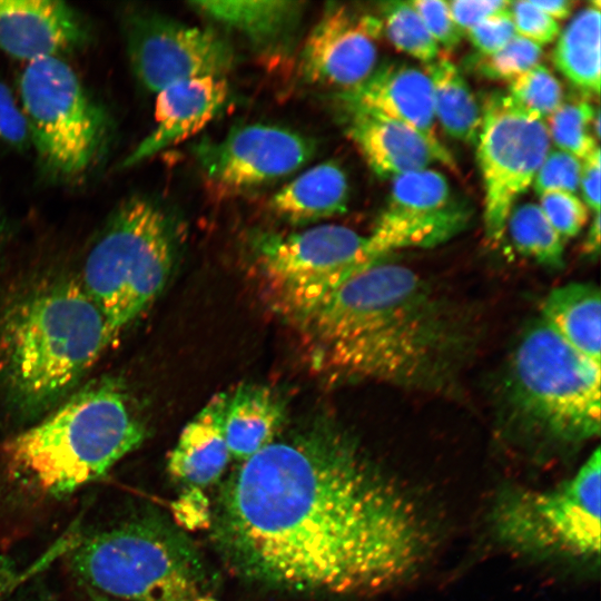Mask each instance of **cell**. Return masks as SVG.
I'll return each mask as SVG.
<instances>
[{
	"instance_id": "obj_1",
	"label": "cell",
	"mask_w": 601,
	"mask_h": 601,
	"mask_svg": "<svg viewBox=\"0 0 601 601\" xmlns=\"http://www.w3.org/2000/svg\"><path fill=\"white\" fill-rule=\"evenodd\" d=\"M208 530L246 585L313 598L396 588L423 570L437 538L422 500L326 417L239 463L219 485Z\"/></svg>"
},
{
	"instance_id": "obj_2",
	"label": "cell",
	"mask_w": 601,
	"mask_h": 601,
	"mask_svg": "<svg viewBox=\"0 0 601 601\" xmlns=\"http://www.w3.org/2000/svg\"><path fill=\"white\" fill-rule=\"evenodd\" d=\"M313 365L334 381L451 394L476 347L466 311L387 258L289 316Z\"/></svg>"
},
{
	"instance_id": "obj_3",
	"label": "cell",
	"mask_w": 601,
	"mask_h": 601,
	"mask_svg": "<svg viewBox=\"0 0 601 601\" xmlns=\"http://www.w3.org/2000/svg\"><path fill=\"white\" fill-rule=\"evenodd\" d=\"M118 376L86 382L53 410L0 442V525L40 529L146 440Z\"/></svg>"
},
{
	"instance_id": "obj_4",
	"label": "cell",
	"mask_w": 601,
	"mask_h": 601,
	"mask_svg": "<svg viewBox=\"0 0 601 601\" xmlns=\"http://www.w3.org/2000/svg\"><path fill=\"white\" fill-rule=\"evenodd\" d=\"M117 341L78 275L45 270L0 304V401L19 422L43 416L85 383Z\"/></svg>"
},
{
	"instance_id": "obj_5",
	"label": "cell",
	"mask_w": 601,
	"mask_h": 601,
	"mask_svg": "<svg viewBox=\"0 0 601 601\" xmlns=\"http://www.w3.org/2000/svg\"><path fill=\"white\" fill-rule=\"evenodd\" d=\"M65 554L86 593L114 601H218L200 551L154 509H132L81 530Z\"/></svg>"
},
{
	"instance_id": "obj_6",
	"label": "cell",
	"mask_w": 601,
	"mask_h": 601,
	"mask_svg": "<svg viewBox=\"0 0 601 601\" xmlns=\"http://www.w3.org/2000/svg\"><path fill=\"white\" fill-rule=\"evenodd\" d=\"M600 364L541 317L521 333L503 370L501 430L539 454L573 451L600 435Z\"/></svg>"
},
{
	"instance_id": "obj_7",
	"label": "cell",
	"mask_w": 601,
	"mask_h": 601,
	"mask_svg": "<svg viewBox=\"0 0 601 601\" xmlns=\"http://www.w3.org/2000/svg\"><path fill=\"white\" fill-rule=\"evenodd\" d=\"M176 253L175 219L155 198L131 196L108 216L77 275L117 339L162 293Z\"/></svg>"
},
{
	"instance_id": "obj_8",
	"label": "cell",
	"mask_w": 601,
	"mask_h": 601,
	"mask_svg": "<svg viewBox=\"0 0 601 601\" xmlns=\"http://www.w3.org/2000/svg\"><path fill=\"white\" fill-rule=\"evenodd\" d=\"M600 447L574 475L553 487L502 489L490 512L495 540L511 552L540 561L599 564Z\"/></svg>"
},
{
	"instance_id": "obj_9",
	"label": "cell",
	"mask_w": 601,
	"mask_h": 601,
	"mask_svg": "<svg viewBox=\"0 0 601 601\" xmlns=\"http://www.w3.org/2000/svg\"><path fill=\"white\" fill-rule=\"evenodd\" d=\"M21 109L40 164L55 178L75 180L101 158L109 118L61 58L28 62L19 78Z\"/></svg>"
},
{
	"instance_id": "obj_10",
	"label": "cell",
	"mask_w": 601,
	"mask_h": 601,
	"mask_svg": "<svg viewBox=\"0 0 601 601\" xmlns=\"http://www.w3.org/2000/svg\"><path fill=\"white\" fill-rule=\"evenodd\" d=\"M256 260L276 308L287 318L383 259L375 255L368 235L326 224L298 233L263 235L257 240Z\"/></svg>"
},
{
	"instance_id": "obj_11",
	"label": "cell",
	"mask_w": 601,
	"mask_h": 601,
	"mask_svg": "<svg viewBox=\"0 0 601 601\" xmlns=\"http://www.w3.org/2000/svg\"><path fill=\"white\" fill-rule=\"evenodd\" d=\"M481 112L476 156L484 186V230L497 244L515 201L549 154L551 139L545 121L521 109L508 93H491Z\"/></svg>"
},
{
	"instance_id": "obj_12",
	"label": "cell",
	"mask_w": 601,
	"mask_h": 601,
	"mask_svg": "<svg viewBox=\"0 0 601 601\" xmlns=\"http://www.w3.org/2000/svg\"><path fill=\"white\" fill-rule=\"evenodd\" d=\"M122 32L135 77L154 93L184 80L225 78L235 63L231 45L216 31L154 11H127Z\"/></svg>"
},
{
	"instance_id": "obj_13",
	"label": "cell",
	"mask_w": 601,
	"mask_h": 601,
	"mask_svg": "<svg viewBox=\"0 0 601 601\" xmlns=\"http://www.w3.org/2000/svg\"><path fill=\"white\" fill-rule=\"evenodd\" d=\"M206 178L225 190L260 186L288 176L315 154V142L288 128L249 124L195 148Z\"/></svg>"
},
{
	"instance_id": "obj_14",
	"label": "cell",
	"mask_w": 601,
	"mask_h": 601,
	"mask_svg": "<svg viewBox=\"0 0 601 601\" xmlns=\"http://www.w3.org/2000/svg\"><path fill=\"white\" fill-rule=\"evenodd\" d=\"M381 36L377 16L328 3L303 45L302 71L312 82L352 89L375 70Z\"/></svg>"
},
{
	"instance_id": "obj_15",
	"label": "cell",
	"mask_w": 601,
	"mask_h": 601,
	"mask_svg": "<svg viewBox=\"0 0 601 601\" xmlns=\"http://www.w3.org/2000/svg\"><path fill=\"white\" fill-rule=\"evenodd\" d=\"M89 39L83 16L63 1L0 0V49L14 59L61 57Z\"/></svg>"
},
{
	"instance_id": "obj_16",
	"label": "cell",
	"mask_w": 601,
	"mask_h": 601,
	"mask_svg": "<svg viewBox=\"0 0 601 601\" xmlns=\"http://www.w3.org/2000/svg\"><path fill=\"white\" fill-rule=\"evenodd\" d=\"M337 98L348 112L386 117L442 145L435 129L432 85L425 70L404 62H386L361 85L341 91Z\"/></svg>"
},
{
	"instance_id": "obj_17",
	"label": "cell",
	"mask_w": 601,
	"mask_h": 601,
	"mask_svg": "<svg viewBox=\"0 0 601 601\" xmlns=\"http://www.w3.org/2000/svg\"><path fill=\"white\" fill-rule=\"evenodd\" d=\"M228 93L226 78L218 77L175 82L157 92L156 125L120 167L136 166L199 132L224 107Z\"/></svg>"
},
{
	"instance_id": "obj_18",
	"label": "cell",
	"mask_w": 601,
	"mask_h": 601,
	"mask_svg": "<svg viewBox=\"0 0 601 601\" xmlns=\"http://www.w3.org/2000/svg\"><path fill=\"white\" fill-rule=\"evenodd\" d=\"M347 136L368 167L381 178L427 168L439 161L454 167V159L443 145L430 141L418 131L386 117L353 111Z\"/></svg>"
},
{
	"instance_id": "obj_19",
	"label": "cell",
	"mask_w": 601,
	"mask_h": 601,
	"mask_svg": "<svg viewBox=\"0 0 601 601\" xmlns=\"http://www.w3.org/2000/svg\"><path fill=\"white\" fill-rule=\"evenodd\" d=\"M305 2L284 0L190 1L194 11L240 36L254 50L267 56L288 52L296 39Z\"/></svg>"
},
{
	"instance_id": "obj_20",
	"label": "cell",
	"mask_w": 601,
	"mask_h": 601,
	"mask_svg": "<svg viewBox=\"0 0 601 601\" xmlns=\"http://www.w3.org/2000/svg\"><path fill=\"white\" fill-rule=\"evenodd\" d=\"M227 397L215 394L184 426L167 456L168 474L185 489L204 490L225 473L230 460L224 432Z\"/></svg>"
},
{
	"instance_id": "obj_21",
	"label": "cell",
	"mask_w": 601,
	"mask_h": 601,
	"mask_svg": "<svg viewBox=\"0 0 601 601\" xmlns=\"http://www.w3.org/2000/svg\"><path fill=\"white\" fill-rule=\"evenodd\" d=\"M286 408L280 396L259 384L239 386L228 394L224 432L230 459L243 463L262 451L280 433Z\"/></svg>"
},
{
	"instance_id": "obj_22",
	"label": "cell",
	"mask_w": 601,
	"mask_h": 601,
	"mask_svg": "<svg viewBox=\"0 0 601 601\" xmlns=\"http://www.w3.org/2000/svg\"><path fill=\"white\" fill-rule=\"evenodd\" d=\"M349 185L336 161L311 167L274 194L272 211L289 223L304 224L342 215L347 210Z\"/></svg>"
},
{
	"instance_id": "obj_23",
	"label": "cell",
	"mask_w": 601,
	"mask_h": 601,
	"mask_svg": "<svg viewBox=\"0 0 601 601\" xmlns=\"http://www.w3.org/2000/svg\"><path fill=\"white\" fill-rule=\"evenodd\" d=\"M467 206L455 201L432 213L405 211L387 207L368 235L372 248L381 258L397 249L433 247L459 234L470 219Z\"/></svg>"
},
{
	"instance_id": "obj_24",
	"label": "cell",
	"mask_w": 601,
	"mask_h": 601,
	"mask_svg": "<svg viewBox=\"0 0 601 601\" xmlns=\"http://www.w3.org/2000/svg\"><path fill=\"white\" fill-rule=\"evenodd\" d=\"M561 338L601 364V294L592 283H570L552 289L540 316Z\"/></svg>"
},
{
	"instance_id": "obj_25",
	"label": "cell",
	"mask_w": 601,
	"mask_h": 601,
	"mask_svg": "<svg viewBox=\"0 0 601 601\" xmlns=\"http://www.w3.org/2000/svg\"><path fill=\"white\" fill-rule=\"evenodd\" d=\"M600 1L579 11L559 36L552 52L555 68L578 89L600 92Z\"/></svg>"
},
{
	"instance_id": "obj_26",
	"label": "cell",
	"mask_w": 601,
	"mask_h": 601,
	"mask_svg": "<svg viewBox=\"0 0 601 601\" xmlns=\"http://www.w3.org/2000/svg\"><path fill=\"white\" fill-rule=\"evenodd\" d=\"M425 72L432 85L435 119L452 138L474 144L482 112L460 69L450 59L437 57L426 63Z\"/></svg>"
},
{
	"instance_id": "obj_27",
	"label": "cell",
	"mask_w": 601,
	"mask_h": 601,
	"mask_svg": "<svg viewBox=\"0 0 601 601\" xmlns=\"http://www.w3.org/2000/svg\"><path fill=\"white\" fill-rule=\"evenodd\" d=\"M505 231L522 256L550 268L563 267L564 239L550 225L539 205L525 203L514 207Z\"/></svg>"
},
{
	"instance_id": "obj_28",
	"label": "cell",
	"mask_w": 601,
	"mask_h": 601,
	"mask_svg": "<svg viewBox=\"0 0 601 601\" xmlns=\"http://www.w3.org/2000/svg\"><path fill=\"white\" fill-rule=\"evenodd\" d=\"M380 11L383 35L395 49L425 63L439 57L437 42L408 1L383 2Z\"/></svg>"
},
{
	"instance_id": "obj_29",
	"label": "cell",
	"mask_w": 601,
	"mask_h": 601,
	"mask_svg": "<svg viewBox=\"0 0 601 601\" xmlns=\"http://www.w3.org/2000/svg\"><path fill=\"white\" fill-rule=\"evenodd\" d=\"M598 111L599 108L594 109L585 99L562 101L548 117L546 127L551 141L559 150L585 159L599 147L593 131V120Z\"/></svg>"
},
{
	"instance_id": "obj_30",
	"label": "cell",
	"mask_w": 601,
	"mask_h": 601,
	"mask_svg": "<svg viewBox=\"0 0 601 601\" xmlns=\"http://www.w3.org/2000/svg\"><path fill=\"white\" fill-rule=\"evenodd\" d=\"M453 203L445 176L425 168L392 179L387 207L405 211L432 213L442 210Z\"/></svg>"
},
{
	"instance_id": "obj_31",
	"label": "cell",
	"mask_w": 601,
	"mask_h": 601,
	"mask_svg": "<svg viewBox=\"0 0 601 601\" xmlns=\"http://www.w3.org/2000/svg\"><path fill=\"white\" fill-rule=\"evenodd\" d=\"M506 93L521 109L542 120L563 101L560 81L540 63L510 81Z\"/></svg>"
},
{
	"instance_id": "obj_32",
	"label": "cell",
	"mask_w": 601,
	"mask_h": 601,
	"mask_svg": "<svg viewBox=\"0 0 601 601\" xmlns=\"http://www.w3.org/2000/svg\"><path fill=\"white\" fill-rule=\"evenodd\" d=\"M542 47L515 35L502 49L473 59L475 70L492 80L512 81L523 72L539 65Z\"/></svg>"
},
{
	"instance_id": "obj_33",
	"label": "cell",
	"mask_w": 601,
	"mask_h": 601,
	"mask_svg": "<svg viewBox=\"0 0 601 601\" xmlns=\"http://www.w3.org/2000/svg\"><path fill=\"white\" fill-rule=\"evenodd\" d=\"M541 211L563 238L577 236L589 219V209L574 194L549 191L540 195Z\"/></svg>"
},
{
	"instance_id": "obj_34",
	"label": "cell",
	"mask_w": 601,
	"mask_h": 601,
	"mask_svg": "<svg viewBox=\"0 0 601 601\" xmlns=\"http://www.w3.org/2000/svg\"><path fill=\"white\" fill-rule=\"evenodd\" d=\"M582 162L575 156L551 150L540 166L533 186L536 194L566 191L574 194L580 184Z\"/></svg>"
},
{
	"instance_id": "obj_35",
	"label": "cell",
	"mask_w": 601,
	"mask_h": 601,
	"mask_svg": "<svg viewBox=\"0 0 601 601\" xmlns=\"http://www.w3.org/2000/svg\"><path fill=\"white\" fill-rule=\"evenodd\" d=\"M510 13L515 33L540 47L552 42L560 33V24L531 1L510 2Z\"/></svg>"
},
{
	"instance_id": "obj_36",
	"label": "cell",
	"mask_w": 601,
	"mask_h": 601,
	"mask_svg": "<svg viewBox=\"0 0 601 601\" xmlns=\"http://www.w3.org/2000/svg\"><path fill=\"white\" fill-rule=\"evenodd\" d=\"M416 10L426 29L445 49H454L462 40L463 31L453 20L449 2L444 0L408 1Z\"/></svg>"
},
{
	"instance_id": "obj_37",
	"label": "cell",
	"mask_w": 601,
	"mask_h": 601,
	"mask_svg": "<svg viewBox=\"0 0 601 601\" xmlns=\"http://www.w3.org/2000/svg\"><path fill=\"white\" fill-rule=\"evenodd\" d=\"M465 33L481 56L499 51L516 35L509 9L486 18Z\"/></svg>"
},
{
	"instance_id": "obj_38",
	"label": "cell",
	"mask_w": 601,
	"mask_h": 601,
	"mask_svg": "<svg viewBox=\"0 0 601 601\" xmlns=\"http://www.w3.org/2000/svg\"><path fill=\"white\" fill-rule=\"evenodd\" d=\"M0 141L17 149L27 148L30 130L21 107L9 87L0 81Z\"/></svg>"
},
{
	"instance_id": "obj_39",
	"label": "cell",
	"mask_w": 601,
	"mask_h": 601,
	"mask_svg": "<svg viewBox=\"0 0 601 601\" xmlns=\"http://www.w3.org/2000/svg\"><path fill=\"white\" fill-rule=\"evenodd\" d=\"M173 521L180 529H208L211 518V502L203 490L186 487L173 502Z\"/></svg>"
},
{
	"instance_id": "obj_40",
	"label": "cell",
	"mask_w": 601,
	"mask_h": 601,
	"mask_svg": "<svg viewBox=\"0 0 601 601\" xmlns=\"http://www.w3.org/2000/svg\"><path fill=\"white\" fill-rule=\"evenodd\" d=\"M447 2L454 22L463 32H466L486 18L508 10L511 1L453 0Z\"/></svg>"
},
{
	"instance_id": "obj_41",
	"label": "cell",
	"mask_w": 601,
	"mask_h": 601,
	"mask_svg": "<svg viewBox=\"0 0 601 601\" xmlns=\"http://www.w3.org/2000/svg\"><path fill=\"white\" fill-rule=\"evenodd\" d=\"M600 148L583 159L580 184L584 204L594 213L600 211Z\"/></svg>"
},
{
	"instance_id": "obj_42",
	"label": "cell",
	"mask_w": 601,
	"mask_h": 601,
	"mask_svg": "<svg viewBox=\"0 0 601 601\" xmlns=\"http://www.w3.org/2000/svg\"><path fill=\"white\" fill-rule=\"evenodd\" d=\"M37 569L33 566L31 570H22L13 558L0 552V601H4L27 583Z\"/></svg>"
},
{
	"instance_id": "obj_43",
	"label": "cell",
	"mask_w": 601,
	"mask_h": 601,
	"mask_svg": "<svg viewBox=\"0 0 601 601\" xmlns=\"http://www.w3.org/2000/svg\"><path fill=\"white\" fill-rule=\"evenodd\" d=\"M4 601H55L39 581L27 582Z\"/></svg>"
},
{
	"instance_id": "obj_44",
	"label": "cell",
	"mask_w": 601,
	"mask_h": 601,
	"mask_svg": "<svg viewBox=\"0 0 601 601\" xmlns=\"http://www.w3.org/2000/svg\"><path fill=\"white\" fill-rule=\"evenodd\" d=\"M533 6L546 13L552 19L568 18L573 8V2L570 0H530Z\"/></svg>"
},
{
	"instance_id": "obj_45",
	"label": "cell",
	"mask_w": 601,
	"mask_h": 601,
	"mask_svg": "<svg viewBox=\"0 0 601 601\" xmlns=\"http://www.w3.org/2000/svg\"><path fill=\"white\" fill-rule=\"evenodd\" d=\"M584 253L590 256H595L599 254L600 249V211L593 214L592 223L589 227L584 246Z\"/></svg>"
},
{
	"instance_id": "obj_46",
	"label": "cell",
	"mask_w": 601,
	"mask_h": 601,
	"mask_svg": "<svg viewBox=\"0 0 601 601\" xmlns=\"http://www.w3.org/2000/svg\"><path fill=\"white\" fill-rule=\"evenodd\" d=\"M3 245H4V220L0 211V260H1V255L3 250Z\"/></svg>"
},
{
	"instance_id": "obj_47",
	"label": "cell",
	"mask_w": 601,
	"mask_h": 601,
	"mask_svg": "<svg viewBox=\"0 0 601 601\" xmlns=\"http://www.w3.org/2000/svg\"><path fill=\"white\" fill-rule=\"evenodd\" d=\"M87 594H88V597H89V599H90L91 601H114V600H109V599H107V598H104V597H101V595L95 594V593H89V592H88Z\"/></svg>"
}]
</instances>
